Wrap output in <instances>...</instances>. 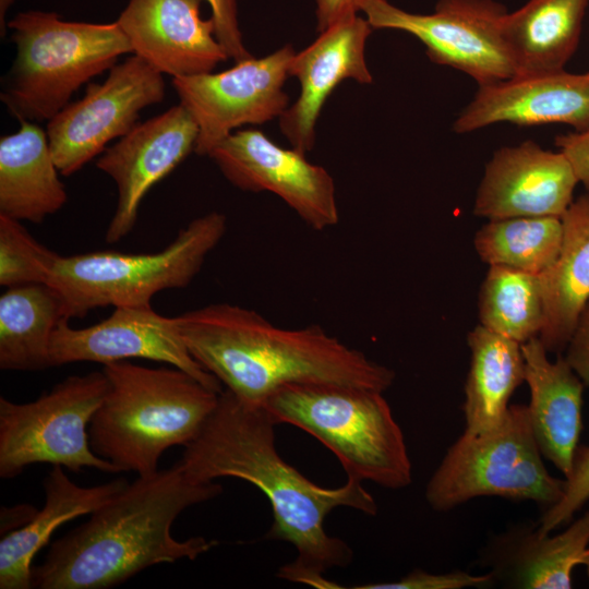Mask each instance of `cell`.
<instances>
[{"mask_svg": "<svg viewBox=\"0 0 589 589\" xmlns=\"http://www.w3.org/2000/svg\"><path fill=\"white\" fill-rule=\"evenodd\" d=\"M275 425L262 406L225 389L200 433L184 446L179 464L195 482L233 477L265 494L274 517L266 539L289 542L297 550L296 560L280 567L277 577L318 589L340 588L324 574L348 566L353 551L326 533L324 519L340 506L373 516L376 502L361 481L348 478L342 486L327 489L302 476L278 454Z\"/></svg>", "mask_w": 589, "mask_h": 589, "instance_id": "1", "label": "cell"}, {"mask_svg": "<svg viewBox=\"0 0 589 589\" xmlns=\"http://www.w3.org/2000/svg\"><path fill=\"white\" fill-rule=\"evenodd\" d=\"M221 492L217 482L191 480L179 462L137 476L50 545L32 568V588L106 589L156 564L195 560L218 542L204 537L177 540L171 526L184 509Z\"/></svg>", "mask_w": 589, "mask_h": 589, "instance_id": "2", "label": "cell"}, {"mask_svg": "<svg viewBox=\"0 0 589 589\" xmlns=\"http://www.w3.org/2000/svg\"><path fill=\"white\" fill-rule=\"evenodd\" d=\"M191 356L226 389L261 406L277 388L336 384L385 392L395 372L327 334L320 325L287 329L260 313L213 303L175 317Z\"/></svg>", "mask_w": 589, "mask_h": 589, "instance_id": "3", "label": "cell"}, {"mask_svg": "<svg viewBox=\"0 0 589 589\" xmlns=\"http://www.w3.org/2000/svg\"><path fill=\"white\" fill-rule=\"evenodd\" d=\"M106 395L88 437L93 452L120 472L158 470L163 454L188 445L217 406L219 394L178 368H147L129 361L105 364Z\"/></svg>", "mask_w": 589, "mask_h": 589, "instance_id": "4", "label": "cell"}, {"mask_svg": "<svg viewBox=\"0 0 589 589\" xmlns=\"http://www.w3.org/2000/svg\"><path fill=\"white\" fill-rule=\"evenodd\" d=\"M261 406L276 424H292L326 446L347 478L392 490L411 483L404 434L382 392L297 383L277 388Z\"/></svg>", "mask_w": 589, "mask_h": 589, "instance_id": "5", "label": "cell"}, {"mask_svg": "<svg viewBox=\"0 0 589 589\" xmlns=\"http://www.w3.org/2000/svg\"><path fill=\"white\" fill-rule=\"evenodd\" d=\"M8 27L17 52L0 99L19 121H49L83 84L132 52L117 22H70L32 10L16 14Z\"/></svg>", "mask_w": 589, "mask_h": 589, "instance_id": "6", "label": "cell"}, {"mask_svg": "<svg viewBox=\"0 0 589 589\" xmlns=\"http://www.w3.org/2000/svg\"><path fill=\"white\" fill-rule=\"evenodd\" d=\"M226 230V216L211 212L190 221L159 252L58 255L46 284L60 293L68 320L108 305H151L159 291L189 286Z\"/></svg>", "mask_w": 589, "mask_h": 589, "instance_id": "7", "label": "cell"}, {"mask_svg": "<svg viewBox=\"0 0 589 589\" xmlns=\"http://www.w3.org/2000/svg\"><path fill=\"white\" fill-rule=\"evenodd\" d=\"M526 405H510L496 428L464 433L449 446L425 488L428 504L447 512L482 496L533 501L544 510L564 494L565 480L546 470Z\"/></svg>", "mask_w": 589, "mask_h": 589, "instance_id": "8", "label": "cell"}, {"mask_svg": "<svg viewBox=\"0 0 589 589\" xmlns=\"http://www.w3.org/2000/svg\"><path fill=\"white\" fill-rule=\"evenodd\" d=\"M107 389L101 370L68 376L29 402L0 397V477L15 478L34 464L119 473L93 452L88 437L89 422Z\"/></svg>", "mask_w": 589, "mask_h": 589, "instance_id": "9", "label": "cell"}, {"mask_svg": "<svg viewBox=\"0 0 589 589\" xmlns=\"http://www.w3.org/2000/svg\"><path fill=\"white\" fill-rule=\"evenodd\" d=\"M372 28L407 32L422 41L434 63L473 77L479 85L518 75L503 36L506 8L493 0H438L431 14L404 11L387 0H363Z\"/></svg>", "mask_w": 589, "mask_h": 589, "instance_id": "10", "label": "cell"}, {"mask_svg": "<svg viewBox=\"0 0 589 589\" xmlns=\"http://www.w3.org/2000/svg\"><path fill=\"white\" fill-rule=\"evenodd\" d=\"M164 74L136 55L116 63L101 83L69 103L47 123V137L62 176H71L125 135L148 106L163 101Z\"/></svg>", "mask_w": 589, "mask_h": 589, "instance_id": "11", "label": "cell"}, {"mask_svg": "<svg viewBox=\"0 0 589 589\" xmlns=\"http://www.w3.org/2000/svg\"><path fill=\"white\" fill-rule=\"evenodd\" d=\"M294 55L292 46L286 45L223 72L173 77L180 104L199 128L194 152L208 156L233 129L279 118L289 107L284 85Z\"/></svg>", "mask_w": 589, "mask_h": 589, "instance_id": "12", "label": "cell"}, {"mask_svg": "<svg viewBox=\"0 0 589 589\" xmlns=\"http://www.w3.org/2000/svg\"><path fill=\"white\" fill-rule=\"evenodd\" d=\"M208 156L235 187L276 194L312 229L338 224L336 189L328 171L297 149L280 147L262 131L238 130Z\"/></svg>", "mask_w": 589, "mask_h": 589, "instance_id": "13", "label": "cell"}, {"mask_svg": "<svg viewBox=\"0 0 589 589\" xmlns=\"http://www.w3.org/2000/svg\"><path fill=\"white\" fill-rule=\"evenodd\" d=\"M128 359L163 362L191 374L208 388L221 393V383L189 352L175 321L152 305L117 306L101 322L73 328L62 320L49 348V365L89 361L103 365Z\"/></svg>", "mask_w": 589, "mask_h": 589, "instance_id": "14", "label": "cell"}, {"mask_svg": "<svg viewBox=\"0 0 589 589\" xmlns=\"http://www.w3.org/2000/svg\"><path fill=\"white\" fill-rule=\"evenodd\" d=\"M197 136L195 120L179 104L136 123L104 151L96 166L113 180L118 192L106 230L108 243L119 242L132 231L147 192L195 149Z\"/></svg>", "mask_w": 589, "mask_h": 589, "instance_id": "15", "label": "cell"}, {"mask_svg": "<svg viewBox=\"0 0 589 589\" xmlns=\"http://www.w3.org/2000/svg\"><path fill=\"white\" fill-rule=\"evenodd\" d=\"M576 173L562 152L532 141L497 149L485 166L473 214L504 219L564 215L573 202Z\"/></svg>", "mask_w": 589, "mask_h": 589, "instance_id": "16", "label": "cell"}, {"mask_svg": "<svg viewBox=\"0 0 589 589\" xmlns=\"http://www.w3.org/2000/svg\"><path fill=\"white\" fill-rule=\"evenodd\" d=\"M203 0H129L117 19L132 53L173 77L213 72L229 57L212 19L201 16Z\"/></svg>", "mask_w": 589, "mask_h": 589, "instance_id": "17", "label": "cell"}, {"mask_svg": "<svg viewBox=\"0 0 589 589\" xmlns=\"http://www.w3.org/2000/svg\"><path fill=\"white\" fill-rule=\"evenodd\" d=\"M371 33L366 19L356 14L320 33L310 46L296 52L289 75L298 79L300 93L279 117L280 130L292 148L304 155L313 148L323 105L344 80L373 82L365 61V44Z\"/></svg>", "mask_w": 589, "mask_h": 589, "instance_id": "18", "label": "cell"}, {"mask_svg": "<svg viewBox=\"0 0 589 589\" xmlns=\"http://www.w3.org/2000/svg\"><path fill=\"white\" fill-rule=\"evenodd\" d=\"M498 122L517 125L566 123L578 132L589 128V77L564 70L519 74L479 85L473 99L453 124L468 133Z\"/></svg>", "mask_w": 589, "mask_h": 589, "instance_id": "19", "label": "cell"}, {"mask_svg": "<svg viewBox=\"0 0 589 589\" xmlns=\"http://www.w3.org/2000/svg\"><path fill=\"white\" fill-rule=\"evenodd\" d=\"M529 420L541 455L565 477L573 468L582 428L584 383L561 354L555 361L539 337L521 345Z\"/></svg>", "mask_w": 589, "mask_h": 589, "instance_id": "20", "label": "cell"}, {"mask_svg": "<svg viewBox=\"0 0 589 589\" xmlns=\"http://www.w3.org/2000/svg\"><path fill=\"white\" fill-rule=\"evenodd\" d=\"M589 548V512L558 534L538 526H518L498 534L485 550L484 561L494 581L510 588L568 589L572 572L582 565Z\"/></svg>", "mask_w": 589, "mask_h": 589, "instance_id": "21", "label": "cell"}, {"mask_svg": "<svg viewBox=\"0 0 589 589\" xmlns=\"http://www.w3.org/2000/svg\"><path fill=\"white\" fill-rule=\"evenodd\" d=\"M128 484L125 478H118L95 486H80L70 480L62 466L55 465L44 480L43 508L0 541V588L31 589L32 561L53 531L65 521L92 514Z\"/></svg>", "mask_w": 589, "mask_h": 589, "instance_id": "22", "label": "cell"}, {"mask_svg": "<svg viewBox=\"0 0 589 589\" xmlns=\"http://www.w3.org/2000/svg\"><path fill=\"white\" fill-rule=\"evenodd\" d=\"M0 140V214L41 224L68 201L47 133L35 122Z\"/></svg>", "mask_w": 589, "mask_h": 589, "instance_id": "23", "label": "cell"}, {"mask_svg": "<svg viewBox=\"0 0 589 589\" xmlns=\"http://www.w3.org/2000/svg\"><path fill=\"white\" fill-rule=\"evenodd\" d=\"M563 242L554 264L540 275L544 324L539 339L549 352L565 350L589 300V193L562 216Z\"/></svg>", "mask_w": 589, "mask_h": 589, "instance_id": "24", "label": "cell"}, {"mask_svg": "<svg viewBox=\"0 0 589 589\" xmlns=\"http://www.w3.org/2000/svg\"><path fill=\"white\" fill-rule=\"evenodd\" d=\"M589 0H528L503 20V36L519 74L564 70L575 52Z\"/></svg>", "mask_w": 589, "mask_h": 589, "instance_id": "25", "label": "cell"}, {"mask_svg": "<svg viewBox=\"0 0 589 589\" xmlns=\"http://www.w3.org/2000/svg\"><path fill=\"white\" fill-rule=\"evenodd\" d=\"M470 366L465 385L464 414L467 432L479 433L500 425L509 399L525 382L521 345L482 325L468 334Z\"/></svg>", "mask_w": 589, "mask_h": 589, "instance_id": "26", "label": "cell"}, {"mask_svg": "<svg viewBox=\"0 0 589 589\" xmlns=\"http://www.w3.org/2000/svg\"><path fill=\"white\" fill-rule=\"evenodd\" d=\"M64 318L63 300L52 286L35 283L7 288L0 297V369L50 368L51 337Z\"/></svg>", "mask_w": 589, "mask_h": 589, "instance_id": "27", "label": "cell"}, {"mask_svg": "<svg viewBox=\"0 0 589 589\" xmlns=\"http://www.w3.org/2000/svg\"><path fill=\"white\" fill-rule=\"evenodd\" d=\"M563 242L562 218L492 219L474 236V249L489 266L541 275L556 261Z\"/></svg>", "mask_w": 589, "mask_h": 589, "instance_id": "28", "label": "cell"}, {"mask_svg": "<svg viewBox=\"0 0 589 589\" xmlns=\"http://www.w3.org/2000/svg\"><path fill=\"white\" fill-rule=\"evenodd\" d=\"M480 325L525 344L538 337L544 324L540 275L490 266L478 296Z\"/></svg>", "mask_w": 589, "mask_h": 589, "instance_id": "29", "label": "cell"}, {"mask_svg": "<svg viewBox=\"0 0 589 589\" xmlns=\"http://www.w3.org/2000/svg\"><path fill=\"white\" fill-rule=\"evenodd\" d=\"M59 254L40 244L20 220L0 214V285L47 283Z\"/></svg>", "mask_w": 589, "mask_h": 589, "instance_id": "30", "label": "cell"}, {"mask_svg": "<svg viewBox=\"0 0 589 589\" xmlns=\"http://www.w3.org/2000/svg\"><path fill=\"white\" fill-rule=\"evenodd\" d=\"M565 490L561 500L543 510L538 529L551 533L568 522L573 515L589 501V446H578L570 473L565 477Z\"/></svg>", "mask_w": 589, "mask_h": 589, "instance_id": "31", "label": "cell"}, {"mask_svg": "<svg viewBox=\"0 0 589 589\" xmlns=\"http://www.w3.org/2000/svg\"><path fill=\"white\" fill-rule=\"evenodd\" d=\"M494 582L490 572L473 575L464 570H454L443 574H432L422 569H413L399 580L390 582H374L356 586L360 589H465L482 588Z\"/></svg>", "mask_w": 589, "mask_h": 589, "instance_id": "32", "label": "cell"}, {"mask_svg": "<svg viewBox=\"0 0 589 589\" xmlns=\"http://www.w3.org/2000/svg\"><path fill=\"white\" fill-rule=\"evenodd\" d=\"M212 10L215 35L235 62L253 57L244 46L239 26L237 0H205Z\"/></svg>", "mask_w": 589, "mask_h": 589, "instance_id": "33", "label": "cell"}, {"mask_svg": "<svg viewBox=\"0 0 589 589\" xmlns=\"http://www.w3.org/2000/svg\"><path fill=\"white\" fill-rule=\"evenodd\" d=\"M565 360L589 387V300L584 306L565 348Z\"/></svg>", "mask_w": 589, "mask_h": 589, "instance_id": "34", "label": "cell"}, {"mask_svg": "<svg viewBox=\"0 0 589 589\" xmlns=\"http://www.w3.org/2000/svg\"><path fill=\"white\" fill-rule=\"evenodd\" d=\"M555 144L569 160L578 181L589 190V128L557 135Z\"/></svg>", "mask_w": 589, "mask_h": 589, "instance_id": "35", "label": "cell"}, {"mask_svg": "<svg viewBox=\"0 0 589 589\" xmlns=\"http://www.w3.org/2000/svg\"><path fill=\"white\" fill-rule=\"evenodd\" d=\"M363 0H315L316 31L322 33L336 23L356 15Z\"/></svg>", "mask_w": 589, "mask_h": 589, "instance_id": "36", "label": "cell"}, {"mask_svg": "<svg viewBox=\"0 0 589 589\" xmlns=\"http://www.w3.org/2000/svg\"><path fill=\"white\" fill-rule=\"evenodd\" d=\"M14 2V0H0V32H1V36H3V34H5V22H4V16H5V13L9 9V7Z\"/></svg>", "mask_w": 589, "mask_h": 589, "instance_id": "37", "label": "cell"}, {"mask_svg": "<svg viewBox=\"0 0 589 589\" xmlns=\"http://www.w3.org/2000/svg\"><path fill=\"white\" fill-rule=\"evenodd\" d=\"M587 568V575H588V579H589V548H588V551H587V554L585 556V560H584V564Z\"/></svg>", "mask_w": 589, "mask_h": 589, "instance_id": "38", "label": "cell"}, {"mask_svg": "<svg viewBox=\"0 0 589 589\" xmlns=\"http://www.w3.org/2000/svg\"><path fill=\"white\" fill-rule=\"evenodd\" d=\"M586 75H587V76L589 77V72H588V73H586Z\"/></svg>", "mask_w": 589, "mask_h": 589, "instance_id": "39", "label": "cell"}]
</instances>
